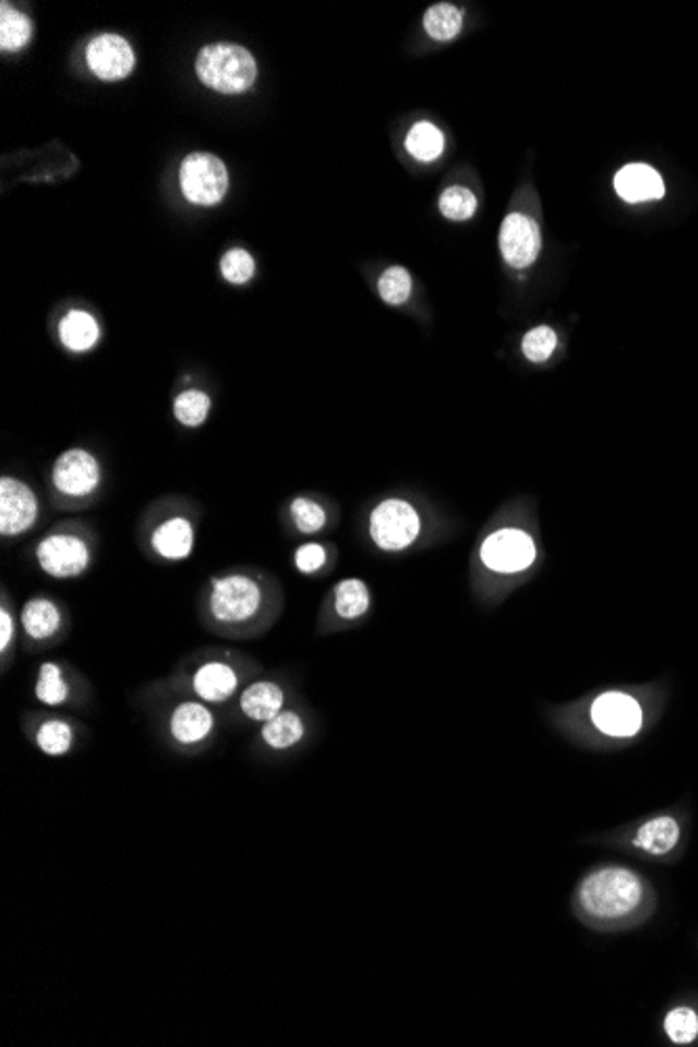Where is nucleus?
I'll return each instance as SVG.
<instances>
[{"mask_svg":"<svg viewBox=\"0 0 698 1047\" xmlns=\"http://www.w3.org/2000/svg\"><path fill=\"white\" fill-rule=\"evenodd\" d=\"M592 722L609 736L627 738L640 730L642 709L636 698L622 693H606L592 707Z\"/></svg>","mask_w":698,"mask_h":1047,"instance_id":"obj_11","label":"nucleus"},{"mask_svg":"<svg viewBox=\"0 0 698 1047\" xmlns=\"http://www.w3.org/2000/svg\"><path fill=\"white\" fill-rule=\"evenodd\" d=\"M282 707L285 693L275 682L260 679L241 693V711L253 722H270L282 711Z\"/></svg>","mask_w":698,"mask_h":1047,"instance_id":"obj_17","label":"nucleus"},{"mask_svg":"<svg viewBox=\"0 0 698 1047\" xmlns=\"http://www.w3.org/2000/svg\"><path fill=\"white\" fill-rule=\"evenodd\" d=\"M424 29L426 34L437 40V43H446V40H452L460 34L462 29V13L449 4V2H440V4H433L426 13H424Z\"/></svg>","mask_w":698,"mask_h":1047,"instance_id":"obj_23","label":"nucleus"},{"mask_svg":"<svg viewBox=\"0 0 698 1047\" xmlns=\"http://www.w3.org/2000/svg\"><path fill=\"white\" fill-rule=\"evenodd\" d=\"M556 349V333L550 326L529 330L524 339V353L531 362H546Z\"/></svg>","mask_w":698,"mask_h":1047,"instance_id":"obj_33","label":"nucleus"},{"mask_svg":"<svg viewBox=\"0 0 698 1047\" xmlns=\"http://www.w3.org/2000/svg\"><path fill=\"white\" fill-rule=\"evenodd\" d=\"M542 248L538 225L524 214L506 216L500 230V250L513 268H527L535 262Z\"/></svg>","mask_w":698,"mask_h":1047,"instance_id":"obj_12","label":"nucleus"},{"mask_svg":"<svg viewBox=\"0 0 698 1047\" xmlns=\"http://www.w3.org/2000/svg\"><path fill=\"white\" fill-rule=\"evenodd\" d=\"M679 841V823L670 816H659L642 823L634 837V845L649 855H667Z\"/></svg>","mask_w":698,"mask_h":1047,"instance_id":"obj_20","label":"nucleus"},{"mask_svg":"<svg viewBox=\"0 0 698 1047\" xmlns=\"http://www.w3.org/2000/svg\"><path fill=\"white\" fill-rule=\"evenodd\" d=\"M220 270L228 282L245 285L255 273V262L245 250H230L220 262Z\"/></svg>","mask_w":698,"mask_h":1047,"instance_id":"obj_34","label":"nucleus"},{"mask_svg":"<svg viewBox=\"0 0 698 1047\" xmlns=\"http://www.w3.org/2000/svg\"><path fill=\"white\" fill-rule=\"evenodd\" d=\"M34 695L43 705H49V707L63 705L70 698V684H68L65 675L57 663H43L40 665Z\"/></svg>","mask_w":698,"mask_h":1047,"instance_id":"obj_26","label":"nucleus"},{"mask_svg":"<svg viewBox=\"0 0 698 1047\" xmlns=\"http://www.w3.org/2000/svg\"><path fill=\"white\" fill-rule=\"evenodd\" d=\"M182 195L195 205H216L228 191L225 161L212 153H191L180 166Z\"/></svg>","mask_w":698,"mask_h":1047,"instance_id":"obj_5","label":"nucleus"},{"mask_svg":"<svg viewBox=\"0 0 698 1047\" xmlns=\"http://www.w3.org/2000/svg\"><path fill=\"white\" fill-rule=\"evenodd\" d=\"M61 611L49 599H29L22 609V627L32 640H49L61 629Z\"/></svg>","mask_w":698,"mask_h":1047,"instance_id":"obj_19","label":"nucleus"},{"mask_svg":"<svg viewBox=\"0 0 698 1047\" xmlns=\"http://www.w3.org/2000/svg\"><path fill=\"white\" fill-rule=\"evenodd\" d=\"M481 561L496 574H521L535 561V544L521 529H500L483 542Z\"/></svg>","mask_w":698,"mask_h":1047,"instance_id":"obj_7","label":"nucleus"},{"mask_svg":"<svg viewBox=\"0 0 698 1047\" xmlns=\"http://www.w3.org/2000/svg\"><path fill=\"white\" fill-rule=\"evenodd\" d=\"M36 563L52 579H74L91 565V549L84 538L55 531L36 546Z\"/></svg>","mask_w":698,"mask_h":1047,"instance_id":"obj_6","label":"nucleus"},{"mask_svg":"<svg viewBox=\"0 0 698 1047\" xmlns=\"http://www.w3.org/2000/svg\"><path fill=\"white\" fill-rule=\"evenodd\" d=\"M151 549L166 561H184L195 549V527L184 517H172L151 533Z\"/></svg>","mask_w":698,"mask_h":1047,"instance_id":"obj_14","label":"nucleus"},{"mask_svg":"<svg viewBox=\"0 0 698 1047\" xmlns=\"http://www.w3.org/2000/svg\"><path fill=\"white\" fill-rule=\"evenodd\" d=\"M59 339L70 351H88L99 344V323L86 310H70L59 323Z\"/></svg>","mask_w":698,"mask_h":1047,"instance_id":"obj_18","label":"nucleus"},{"mask_svg":"<svg viewBox=\"0 0 698 1047\" xmlns=\"http://www.w3.org/2000/svg\"><path fill=\"white\" fill-rule=\"evenodd\" d=\"M665 1033L677 1046L693 1044L698 1037L697 1012L693 1008H686V1006L674 1008L665 1019Z\"/></svg>","mask_w":698,"mask_h":1047,"instance_id":"obj_29","label":"nucleus"},{"mask_svg":"<svg viewBox=\"0 0 698 1047\" xmlns=\"http://www.w3.org/2000/svg\"><path fill=\"white\" fill-rule=\"evenodd\" d=\"M86 61L91 72L105 80L116 82L124 80L134 70V50L130 43L118 34H103L91 40L86 49Z\"/></svg>","mask_w":698,"mask_h":1047,"instance_id":"obj_10","label":"nucleus"},{"mask_svg":"<svg viewBox=\"0 0 698 1047\" xmlns=\"http://www.w3.org/2000/svg\"><path fill=\"white\" fill-rule=\"evenodd\" d=\"M303 734H305V725L296 711L282 709L270 722L262 725V741L273 750H287L300 745Z\"/></svg>","mask_w":698,"mask_h":1047,"instance_id":"obj_21","label":"nucleus"},{"mask_svg":"<svg viewBox=\"0 0 698 1047\" xmlns=\"http://www.w3.org/2000/svg\"><path fill=\"white\" fill-rule=\"evenodd\" d=\"M38 498L29 485L15 477L0 479V533L15 538L38 521Z\"/></svg>","mask_w":698,"mask_h":1047,"instance_id":"obj_9","label":"nucleus"},{"mask_svg":"<svg viewBox=\"0 0 698 1047\" xmlns=\"http://www.w3.org/2000/svg\"><path fill=\"white\" fill-rule=\"evenodd\" d=\"M212 398L201 389H186L174 399L176 421L184 426H201L209 417Z\"/></svg>","mask_w":698,"mask_h":1047,"instance_id":"obj_28","label":"nucleus"},{"mask_svg":"<svg viewBox=\"0 0 698 1047\" xmlns=\"http://www.w3.org/2000/svg\"><path fill=\"white\" fill-rule=\"evenodd\" d=\"M262 602L264 590L250 575H222L212 581L209 613L218 624H248L260 613Z\"/></svg>","mask_w":698,"mask_h":1047,"instance_id":"obj_3","label":"nucleus"},{"mask_svg":"<svg viewBox=\"0 0 698 1047\" xmlns=\"http://www.w3.org/2000/svg\"><path fill=\"white\" fill-rule=\"evenodd\" d=\"M195 72L207 88L222 95H241L253 86L257 65L245 47L214 43L200 50Z\"/></svg>","mask_w":698,"mask_h":1047,"instance_id":"obj_2","label":"nucleus"},{"mask_svg":"<svg viewBox=\"0 0 698 1047\" xmlns=\"http://www.w3.org/2000/svg\"><path fill=\"white\" fill-rule=\"evenodd\" d=\"M579 905L586 918L597 924L629 920L645 903L642 878L627 868H602L579 884Z\"/></svg>","mask_w":698,"mask_h":1047,"instance_id":"obj_1","label":"nucleus"},{"mask_svg":"<svg viewBox=\"0 0 698 1047\" xmlns=\"http://www.w3.org/2000/svg\"><path fill=\"white\" fill-rule=\"evenodd\" d=\"M615 191L627 203L661 200L665 195L663 178L647 164H629L615 176Z\"/></svg>","mask_w":698,"mask_h":1047,"instance_id":"obj_15","label":"nucleus"},{"mask_svg":"<svg viewBox=\"0 0 698 1047\" xmlns=\"http://www.w3.org/2000/svg\"><path fill=\"white\" fill-rule=\"evenodd\" d=\"M32 38V22L22 11L2 4V15H0V49L17 50L24 49L25 45Z\"/></svg>","mask_w":698,"mask_h":1047,"instance_id":"obj_25","label":"nucleus"},{"mask_svg":"<svg viewBox=\"0 0 698 1047\" xmlns=\"http://www.w3.org/2000/svg\"><path fill=\"white\" fill-rule=\"evenodd\" d=\"M371 606V592L362 579H344L335 588V611L339 617L353 622L360 619Z\"/></svg>","mask_w":698,"mask_h":1047,"instance_id":"obj_22","label":"nucleus"},{"mask_svg":"<svg viewBox=\"0 0 698 1047\" xmlns=\"http://www.w3.org/2000/svg\"><path fill=\"white\" fill-rule=\"evenodd\" d=\"M36 745L49 757H63L74 745V730L63 720H49L38 727Z\"/></svg>","mask_w":698,"mask_h":1047,"instance_id":"obj_27","label":"nucleus"},{"mask_svg":"<svg viewBox=\"0 0 698 1047\" xmlns=\"http://www.w3.org/2000/svg\"><path fill=\"white\" fill-rule=\"evenodd\" d=\"M412 293V278L406 268L394 266L378 278V296L389 305L406 303Z\"/></svg>","mask_w":698,"mask_h":1047,"instance_id":"obj_30","label":"nucleus"},{"mask_svg":"<svg viewBox=\"0 0 698 1047\" xmlns=\"http://www.w3.org/2000/svg\"><path fill=\"white\" fill-rule=\"evenodd\" d=\"M293 563H296V569L303 575H314L318 574L326 563V550L325 546L321 544H303L300 549L296 550V556H293Z\"/></svg>","mask_w":698,"mask_h":1047,"instance_id":"obj_35","label":"nucleus"},{"mask_svg":"<svg viewBox=\"0 0 698 1047\" xmlns=\"http://www.w3.org/2000/svg\"><path fill=\"white\" fill-rule=\"evenodd\" d=\"M216 727L214 713L203 702H182L172 711L170 734L180 745H200Z\"/></svg>","mask_w":698,"mask_h":1047,"instance_id":"obj_13","label":"nucleus"},{"mask_svg":"<svg viewBox=\"0 0 698 1047\" xmlns=\"http://www.w3.org/2000/svg\"><path fill=\"white\" fill-rule=\"evenodd\" d=\"M406 149L419 161H433L444 151V134L431 122H419L410 128L406 136Z\"/></svg>","mask_w":698,"mask_h":1047,"instance_id":"obj_24","label":"nucleus"},{"mask_svg":"<svg viewBox=\"0 0 698 1047\" xmlns=\"http://www.w3.org/2000/svg\"><path fill=\"white\" fill-rule=\"evenodd\" d=\"M13 640H15V619L7 609H2L0 611V650L7 652L13 645Z\"/></svg>","mask_w":698,"mask_h":1047,"instance_id":"obj_36","label":"nucleus"},{"mask_svg":"<svg viewBox=\"0 0 698 1047\" xmlns=\"http://www.w3.org/2000/svg\"><path fill=\"white\" fill-rule=\"evenodd\" d=\"M421 533V517L406 500H385L371 515V538L387 552H399L412 546Z\"/></svg>","mask_w":698,"mask_h":1047,"instance_id":"obj_4","label":"nucleus"},{"mask_svg":"<svg viewBox=\"0 0 698 1047\" xmlns=\"http://www.w3.org/2000/svg\"><path fill=\"white\" fill-rule=\"evenodd\" d=\"M291 521L298 527V531L305 533V535H312V533H318L326 524V513L325 508L321 504H316L314 500L310 498H296L291 502Z\"/></svg>","mask_w":698,"mask_h":1047,"instance_id":"obj_32","label":"nucleus"},{"mask_svg":"<svg viewBox=\"0 0 698 1047\" xmlns=\"http://www.w3.org/2000/svg\"><path fill=\"white\" fill-rule=\"evenodd\" d=\"M440 209L448 220L462 222V220H469L473 216L474 209H477V200L469 189L452 186V189H446L442 193Z\"/></svg>","mask_w":698,"mask_h":1047,"instance_id":"obj_31","label":"nucleus"},{"mask_svg":"<svg viewBox=\"0 0 698 1047\" xmlns=\"http://www.w3.org/2000/svg\"><path fill=\"white\" fill-rule=\"evenodd\" d=\"M239 688V675L225 661H207L193 674V693L205 702H225Z\"/></svg>","mask_w":698,"mask_h":1047,"instance_id":"obj_16","label":"nucleus"},{"mask_svg":"<svg viewBox=\"0 0 698 1047\" xmlns=\"http://www.w3.org/2000/svg\"><path fill=\"white\" fill-rule=\"evenodd\" d=\"M52 485L68 498L91 496L100 485L99 460L82 448L63 452L52 467Z\"/></svg>","mask_w":698,"mask_h":1047,"instance_id":"obj_8","label":"nucleus"}]
</instances>
